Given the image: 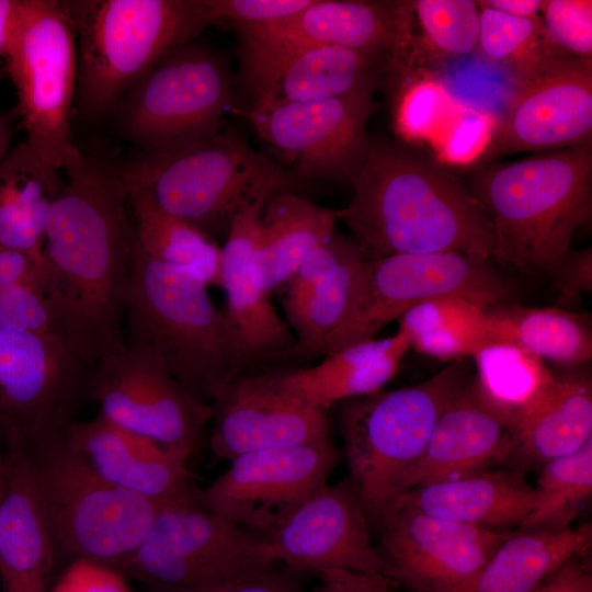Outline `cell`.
<instances>
[{"instance_id":"obj_1","label":"cell","mask_w":592,"mask_h":592,"mask_svg":"<svg viewBox=\"0 0 592 592\" xmlns=\"http://www.w3.org/2000/svg\"><path fill=\"white\" fill-rule=\"evenodd\" d=\"M65 171L45 228L46 296L57 335L92 366L125 349L134 224L115 169L83 156Z\"/></svg>"},{"instance_id":"obj_2","label":"cell","mask_w":592,"mask_h":592,"mask_svg":"<svg viewBox=\"0 0 592 592\" xmlns=\"http://www.w3.org/2000/svg\"><path fill=\"white\" fill-rule=\"evenodd\" d=\"M337 209L365 261L400 253L460 252L490 259L496 239L465 182L443 163L385 139L369 138Z\"/></svg>"},{"instance_id":"obj_3","label":"cell","mask_w":592,"mask_h":592,"mask_svg":"<svg viewBox=\"0 0 592 592\" xmlns=\"http://www.w3.org/2000/svg\"><path fill=\"white\" fill-rule=\"evenodd\" d=\"M465 184L492 226V258L525 272H555L591 216V143L481 164Z\"/></svg>"},{"instance_id":"obj_4","label":"cell","mask_w":592,"mask_h":592,"mask_svg":"<svg viewBox=\"0 0 592 592\" xmlns=\"http://www.w3.org/2000/svg\"><path fill=\"white\" fill-rule=\"evenodd\" d=\"M124 344L155 354L194 398L210 406L237 375L249 371L208 285L190 271L147 258L135 243Z\"/></svg>"},{"instance_id":"obj_5","label":"cell","mask_w":592,"mask_h":592,"mask_svg":"<svg viewBox=\"0 0 592 592\" xmlns=\"http://www.w3.org/2000/svg\"><path fill=\"white\" fill-rule=\"evenodd\" d=\"M471 377L459 360L417 385L344 401L340 423L350 481L369 524L380 527L392 513L440 415Z\"/></svg>"},{"instance_id":"obj_6","label":"cell","mask_w":592,"mask_h":592,"mask_svg":"<svg viewBox=\"0 0 592 592\" xmlns=\"http://www.w3.org/2000/svg\"><path fill=\"white\" fill-rule=\"evenodd\" d=\"M61 3L77 38L79 104L90 117L114 110L153 66L213 24L204 0Z\"/></svg>"},{"instance_id":"obj_7","label":"cell","mask_w":592,"mask_h":592,"mask_svg":"<svg viewBox=\"0 0 592 592\" xmlns=\"http://www.w3.org/2000/svg\"><path fill=\"white\" fill-rule=\"evenodd\" d=\"M126 189L210 237L259 197L286 190L291 178L232 128L174 148L145 151L115 169Z\"/></svg>"},{"instance_id":"obj_8","label":"cell","mask_w":592,"mask_h":592,"mask_svg":"<svg viewBox=\"0 0 592 592\" xmlns=\"http://www.w3.org/2000/svg\"><path fill=\"white\" fill-rule=\"evenodd\" d=\"M24 449L57 561L118 568L145 538L160 504L104 480L67 433Z\"/></svg>"},{"instance_id":"obj_9","label":"cell","mask_w":592,"mask_h":592,"mask_svg":"<svg viewBox=\"0 0 592 592\" xmlns=\"http://www.w3.org/2000/svg\"><path fill=\"white\" fill-rule=\"evenodd\" d=\"M266 539L204 508L196 490L159 506L145 538L118 568L148 587L206 589L275 567Z\"/></svg>"},{"instance_id":"obj_10","label":"cell","mask_w":592,"mask_h":592,"mask_svg":"<svg viewBox=\"0 0 592 592\" xmlns=\"http://www.w3.org/2000/svg\"><path fill=\"white\" fill-rule=\"evenodd\" d=\"M4 60L16 90L24 140L61 171L79 163L83 155L70 125L78 86L77 38L61 1L23 0Z\"/></svg>"},{"instance_id":"obj_11","label":"cell","mask_w":592,"mask_h":592,"mask_svg":"<svg viewBox=\"0 0 592 592\" xmlns=\"http://www.w3.org/2000/svg\"><path fill=\"white\" fill-rule=\"evenodd\" d=\"M226 58L196 39L175 49L123 96L115 110L124 135L159 151L220 132L232 99Z\"/></svg>"},{"instance_id":"obj_12","label":"cell","mask_w":592,"mask_h":592,"mask_svg":"<svg viewBox=\"0 0 592 592\" xmlns=\"http://www.w3.org/2000/svg\"><path fill=\"white\" fill-rule=\"evenodd\" d=\"M363 295L350 320L322 346L325 356L373 339L411 308L439 298L460 297L493 307L508 303L512 286L489 259L460 252L400 253L366 261Z\"/></svg>"},{"instance_id":"obj_13","label":"cell","mask_w":592,"mask_h":592,"mask_svg":"<svg viewBox=\"0 0 592 592\" xmlns=\"http://www.w3.org/2000/svg\"><path fill=\"white\" fill-rule=\"evenodd\" d=\"M90 368L56 335L0 328V444L65 435L88 399Z\"/></svg>"},{"instance_id":"obj_14","label":"cell","mask_w":592,"mask_h":592,"mask_svg":"<svg viewBox=\"0 0 592 592\" xmlns=\"http://www.w3.org/2000/svg\"><path fill=\"white\" fill-rule=\"evenodd\" d=\"M87 396L110 422L191 455L201 447L213 414V406L194 398L155 354L138 348L95 362Z\"/></svg>"},{"instance_id":"obj_15","label":"cell","mask_w":592,"mask_h":592,"mask_svg":"<svg viewBox=\"0 0 592 592\" xmlns=\"http://www.w3.org/2000/svg\"><path fill=\"white\" fill-rule=\"evenodd\" d=\"M338 462L332 440L250 452L232 459L196 498L210 512L266 538L328 483Z\"/></svg>"},{"instance_id":"obj_16","label":"cell","mask_w":592,"mask_h":592,"mask_svg":"<svg viewBox=\"0 0 592 592\" xmlns=\"http://www.w3.org/2000/svg\"><path fill=\"white\" fill-rule=\"evenodd\" d=\"M376 106L373 94L356 93L315 102H260L246 115L298 177L351 182L365 159L366 124Z\"/></svg>"},{"instance_id":"obj_17","label":"cell","mask_w":592,"mask_h":592,"mask_svg":"<svg viewBox=\"0 0 592 592\" xmlns=\"http://www.w3.org/2000/svg\"><path fill=\"white\" fill-rule=\"evenodd\" d=\"M379 528L384 573L413 592H449L465 584L511 534L403 506Z\"/></svg>"},{"instance_id":"obj_18","label":"cell","mask_w":592,"mask_h":592,"mask_svg":"<svg viewBox=\"0 0 592 592\" xmlns=\"http://www.w3.org/2000/svg\"><path fill=\"white\" fill-rule=\"evenodd\" d=\"M592 60L559 58L521 83L476 166L502 156L591 143Z\"/></svg>"},{"instance_id":"obj_19","label":"cell","mask_w":592,"mask_h":592,"mask_svg":"<svg viewBox=\"0 0 592 592\" xmlns=\"http://www.w3.org/2000/svg\"><path fill=\"white\" fill-rule=\"evenodd\" d=\"M212 406L210 448L229 462L250 452L331 440L326 411L292 390L281 372H243Z\"/></svg>"},{"instance_id":"obj_20","label":"cell","mask_w":592,"mask_h":592,"mask_svg":"<svg viewBox=\"0 0 592 592\" xmlns=\"http://www.w3.org/2000/svg\"><path fill=\"white\" fill-rule=\"evenodd\" d=\"M369 525L350 479L327 483L265 538L267 554L296 571L384 573Z\"/></svg>"},{"instance_id":"obj_21","label":"cell","mask_w":592,"mask_h":592,"mask_svg":"<svg viewBox=\"0 0 592 592\" xmlns=\"http://www.w3.org/2000/svg\"><path fill=\"white\" fill-rule=\"evenodd\" d=\"M411 19V1L312 0L281 21L237 30L271 47L340 46L392 64L410 44Z\"/></svg>"},{"instance_id":"obj_22","label":"cell","mask_w":592,"mask_h":592,"mask_svg":"<svg viewBox=\"0 0 592 592\" xmlns=\"http://www.w3.org/2000/svg\"><path fill=\"white\" fill-rule=\"evenodd\" d=\"M242 68L254 103L315 102L371 93L384 61L340 46L276 48L242 41Z\"/></svg>"},{"instance_id":"obj_23","label":"cell","mask_w":592,"mask_h":592,"mask_svg":"<svg viewBox=\"0 0 592 592\" xmlns=\"http://www.w3.org/2000/svg\"><path fill=\"white\" fill-rule=\"evenodd\" d=\"M67 439L99 476L125 491L160 505L195 491L187 467L191 454L127 431L99 413L72 422Z\"/></svg>"},{"instance_id":"obj_24","label":"cell","mask_w":592,"mask_h":592,"mask_svg":"<svg viewBox=\"0 0 592 592\" xmlns=\"http://www.w3.org/2000/svg\"><path fill=\"white\" fill-rule=\"evenodd\" d=\"M514 454L516 441L510 424L485 400L473 376L440 415L407 492L490 470Z\"/></svg>"},{"instance_id":"obj_25","label":"cell","mask_w":592,"mask_h":592,"mask_svg":"<svg viewBox=\"0 0 592 592\" xmlns=\"http://www.w3.org/2000/svg\"><path fill=\"white\" fill-rule=\"evenodd\" d=\"M271 196L259 197L232 218L221 248L220 287L226 292L225 315L249 369L263 361L283 357L296 344L291 327L251 275V260L260 238V217Z\"/></svg>"},{"instance_id":"obj_26","label":"cell","mask_w":592,"mask_h":592,"mask_svg":"<svg viewBox=\"0 0 592 592\" xmlns=\"http://www.w3.org/2000/svg\"><path fill=\"white\" fill-rule=\"evenodd\" d=\"M5 488L0 503L2 592H47L57 554L37 502L25 449L4 447Z\"/></svg>"},{"instance_id":"obj_27","label":"cell","mask_w":592,"mask_h":592,"mask_svg":"<svg viewBox=\"0 0 592 592\" xmlns=\"http://www.w3.org/2000/svg\"><path fill=\"white\" fill-rule=\"evenodd\" d=\"M534 499V487L521 473L490 469L415 487L402 496L394 511L403 506L448 521L506 530L521 525Z\"/></svg>"},{"instance_id":"obj_28","label":"cell","mask_w":592,"mask_h":592,"mask_svg":"<svg viewBox=\"0 0 592 592\" xmlns=\"http://www.w3.org/2000/svg\"><path fill=\"white\" fill-rule=\"evenodd\" d=\"M409 350L408 333L399 326L390 337L349 344L317 365L281 372V376L304 400L327 411L337 402L382 390Z\"/></svg>"},{"instance_id":"obj_29","label":"cell","mask_w":592,"mask_h":592,"mask_svg":"<svg viewBox=\"0 0 592 592\" xmlns=\"http://www.w3.org/2000/svg\"><path fill=\"white\" fill-rule=\"evenodd\" d=\"M337 209L287 190L274 193L260 217V238L251 260L255 285L269 294L285 284L303 261L334 231Z\"/></svg>"},{"instance_id":"obj_30","label":"cell","mask_w":592,"mask_h":592,"mask_svg":"<svg viewBox=\"0 0 592 592\" xmlns=\"http://www.w3.org/2000/svg\"><path fill=\"white\" fill-rule=\"evenodd\" d=\"M516 454L547 463L592 440V383L585 369L570 368L510 424Z\"/></svg>"},{"instance_id":"obj_31","label":"cell","mask_w":592,"mask_h":592,"mask_svg":"<svg viewBox=\"0 0 592 592\" xmlns=\"http://www.w3.org/2000/svg\"><path fill=\"white\" fill-rule=\"evenodd\" d=\"M591 542L588 523L511 533L475 577L449 592H533L567 561L587 555Z\"/></svg>"},{"instance_id":"obj_32","label":"cell","mask_w":592,"mask_h":592,"mask_svg":"<svg viewBox=\"0 0 592 592\" xmlns=\"http://www.w3.org/2000/svg\"><path fill=\"white\" fill-rule=\"evenodd\" d=\"M61 170L25 140L0 162V246L42 258L47 217L60 192Z\"/></svg>"},{"instance_id":"obj_33","label":"cell","mask_w":592,"mask_h":592,"mask_svg":"<svg viewBox=\"0 0 592 592\" xmlns=\"http://www.w3.org/2000/svg\"><path fill=\"white\" fill-rule=\"evenodd\" d=\"M488 322L490 343L517 345L542 360L570 368L591 360L592 331L585 316L508 301L488 309Z\"/></svg>"},{"instance_id":"obj_34","label":"cell","mask_w":592,"mask_h":592,"mask_svg":"<svg viewBox=\"0 0 592 592\" xmlns=\"http://www.w3.org/2000/svg\"><path fill=\"white\" fill-rule=\"evenodd\" d=\"M135 247L147 258L192 272L208 286L221 284V248L191 223L156 205L145 193L128 190Z\"/></svg>"},{"instance_id":"obj_35","label":"cell","mask_w":592,"mask_h":592,"mask_svg":"<svg viewBox=\"0 0 592 592\" xmlns=\"http://www.w3.org/2000/svg\"><path fill=\"white\" fill-rule=\"evenodd\" d=\"M489 308L460 297L439 298L411 308L398 321L410 349L449 363L490 343Z\"/></svg>"},{"instance_id":"obj_36","label":"cell","mask_w":592,"mask_h":592,"mask_svg":"<svg viewBox=\"0 0 592 592\" xmlns=\"http://www.w3.org/2000/svg\"><path fill=\"white\" fill-rule=\"evenodd\" d=\"M367 265L357 248L291 312L296 344L283 357L319 356L326 342L353 316L363 295Z\"/></svg>"},{"instance_id":"obj_37","label":"cell","mask_w":592,"mask_h":592,"mask_svg":"<svg viewBox=\"0 0 592 592\" xmlns=\"http://www.w3.org/2000/svg\"><path fill=\"white\" fill-rule=\"evenodd\" d=\"M471 357L479 392L509 424L540 398L555 377L544 360L510 343L486 344Z\"/></svg>"},{"instance_id":"obj_38","label":"cell","mask_w":592,"mask_h":592,"mask_svg":"<svg viewBox=\"0 0 592 592\" xmlns=\"http://www.w3.org/2000/svg\"><path fill=\"white\" fill-rule=\"evenodd\" d=\"M534 490V505L520 531L571 526L592 493V440L545 463Z\"/></svg>"},{"instance_id":"obj_39","label":"cell","mask_w":592,"mask_h":592,"mask_svg":"<svg viewBox=\"0 0 592 592\" xmlns=\"http://www.w3.org/2000/svg\"><path fill=\"white\" fill-rule=\"evenodd\" d=\"M479 14L476 49L486 59L509 66L521 83L565 58L548 42L539 16L516 18L483 5Z\"/></svg>"},{"instance_id":"obj_40","label":"cell","mask_w":592,"mask_h":592,"mask_svg":"<svg viewBox=\"0 0 592 592\" xmlns=\"http://www.w3.org/2000/svg\"><path fill=\"white\" fill-rule=\"evenodd\" d=\"M411 12L425 43L447 57L465 56L477 48L479 5L473 0H417Z\"/></svg>"},{"instance_id":"obj_41","label":"cell","mask_w":592,"mask_h":592,"mask_svg":"<svg viewBox=\"0 0 592 592\" xmlns=\"http://www.w3.org/2000/svg\"><path fill=\"white\" fill-rule=\"evenodd\" d=\"M539 18L548 42L559 54L592 60L591 0H544Z\"/></svg>"},{"instance_id":"obj_42","label":"cell","mask_w":592,"mask_h":592,"mask_svg":"<svg viewBox=\"0 0 592 592\" xmlns=\"http://www.w3.org/2000/svg\"><path fill=\"white\" fill-rule=\"evenodd\" d=\"M449 106V96L440 83L426 80L411 84L398 103L396 129L407 139L430 137L439 133Z\"/></svg>"},{"instance_id":"obj_43","label":"cell","mask_w":592,"mask_h":592,"mask_svg":"<svg viewBox=\"0 0 592 592\" xmlns=\"http://www.w3.org/2000/svg\"><path fill=\"white\" fill-rule=\"evenodd\" d=\"M0 328L58 337L45 289L34 284L0 289Z\"/></svg>"},{"instance_id":"obj_44","label":"cell","mask_w":592,"mask_h":592,"mask_svg":"<svg viewBox=\"0 0 592 592\" xmlns=\"http://www.w3.org/2000/svg\"><path fill=\"white\" fill-rule=\"evenodd\" d=\"M354 242L334 231L316 248L285 283L283 306L285 314L298 307L303 300L325 281L352 252Z\"/></svg>"},{"instance_id":"obj_45","label":"cell","mask_w":592,"mask_h":592,"mask_svg":"<svg viewBox=\"0 0 592 592\" xmlns=\"http://www.w3.org/2000/svg\"><path fill=\"white\" fill-rule=\"evenodd\" d=\"M312 0H204L213 24L229 22L238 27L259 26L292 16Z\"/></svg>"},{"instance_id":"obj_46","label":"cell","mask_w":592,"mask_h":592,"mask_svg":"<svg viewBox=\"0 0 592 592\" xmlns=\"http://www.w3.org/2000/svg\"><path fill=\"white\" fill-rule=\"evenodd\" d=\"M494 124L477 112L458 114L437 140L440 157L453 163L476 162L490 139Z\"/></svg>"},{"instance_id":"obj_47","label":"cell","mask_w":592,"mask_h":592,"mask_svg":"<svg viewBox=\"0 0 592 592\" xmlns=\"http://www.w3.org/2000/svg\"><path fill=\"white\" fill-rule=\"evenodd\" d=\"M116 568L90 560L68 562L49 592H132Z\"/></svg>"},{"instance_id":"obj_48","label":"cell","mask_w":592,"mask_h":592,"mask_svg":"<svg viewBox=\"0 0 592 592\" xmlns=\"http://www.w3.org/2000/svg\"><path fill=\"white\" fill-rule=\"evenodd\" d=\"M557 291L559 301L567 303L592 289V251L591 247L570 251L558 269Z\"/></svg>"},{"instance_id":"obj_49","label":"cell","mask_w":592,"mask_h":592,"mask_svg":"<svg viewBox=\"0 0 592 592\" xmlns=\"http://www.w3.org/2000/svg\"><path fill=\"white\" fill-rule=\"evenodd\" d=\"M314 592H392L395 582L385 573L327 569L318 573Z\"/></svg>"},{"instance_id":"obj_50","label":"cell","mask_w":592,"mask_h":592,"mask_svg":"<svg viewBox=\"0 0 592 592\" xmlns=\"http://www.w3.org/2000/svg\"><path fill=\"white\" fill-rule=\"evenodd\" d=\"M152 592H295L294 583L276 568L242 581L206 589L150 587Z\"/></svg>"},{"instance_id":"obj_51","label":"cell","mask_w":592,"mask_h":592,"mask_svg":"<svg viewBox=\"0 0 592 592\" xmlns=\"http://www.w3.org/2000/svg\"><path fill=\"white\" fill-rule=\"evenodd\" d=\"M587 555L567 561L533 592H592V573Z\"/></svg>"},{"instance_id":"obj_52","label":"cell","mask_w":592,"mask_h":592,"mask_svg":"<svg viewBox=\"0 0 592 592\" xmlns=\"http://www.w3.org/2000/svg\"><path fill=\"white\" fill-rule=\"evenodd\" d=\"M23 0H0V57L8 55L19 21Z\"/></svg>"},{"instance_id":"obj_53","label":"cell","mask_w":592,"mask_h":592,"mask_svg":"<svg viewBox=\"0 0 592 592\" xmlns=\"http://www.w3.org/2000/svg\"><path fill=\"white\" fill-rule=\"evenodd\" d=\"M543 0H483L479 5L488 7L516 18H537Z\"/></svg>"},{"instance_id":"obj_54","label":"cell","mask_w":592,"mask_h":592,"mask_svg":"<svg viewBox=\"0 0 592 592\" xmlns=\"http://www.w3.org/2000/svg\"><path fill=\"white\" fill-rule=\"evenodd\" d=\"M11 132L8 123L0 116V162L10 151Z\"/></svg>"},{"instance_id":"obj_55","label":"cell","mask_w":592,"mask_h":592,"mask_svg":"<svg viewBox=\"0 0 592 592\" xmlns=\"http://www.w3.org/2000/svg\"><path fill=\"white\" fill-rule=\"evenodd\" d=\"M4 488H5V475H4L3 454H0V503L4 494Z\"/></svg>"}]
</instances>
